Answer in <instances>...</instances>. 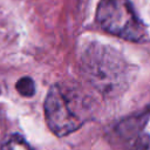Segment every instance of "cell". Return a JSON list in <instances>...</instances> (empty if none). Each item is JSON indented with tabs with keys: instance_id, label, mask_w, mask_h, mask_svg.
<instances>
[{
	"instance_id": "6da1fadb",
	"label": "cell",
	"mask_w": 150,
	"mask_h": 150,
	"mask_svg": "<svg viewBox=\"0 0 150 150\" xmlns=\"http://www.w3.org/2000/svg\"><path fill=\"white\" fill-rule=\"evenodd\" d=\"M86 80L102 95L115 97L123 94L131 82V66L112 47L90 43L81 56Z\"/></svg>"
},
{
	"instance_id": "7a4b0ae2",
	"label": "cell",
	"mask_w": 150,
	"mask_h": 150,
	"mask_svg": "<svg viewBox=\"0 0 150 150\" xmlns=\"http://www.w3.org/2000/svg\"><path fill=\"white\" fill-rule=\"evenodd\" d=\"M91 112L90 98L74 86L54 84L45 100L46 121L56 136L77 130L90 118Z\"/></svg>"
},
{
	"instance_id": "3957f363",
	"label": "cell",
	"mask_w": 150,
	"mask_h": 150,
	"mask_svg": "<svg viewBox=\"0 0 150 150\" xmlns=\"http://www.w3.org/2000/svg\"><path fill=\"white\" fill-rule=\"evenodd\" d=\"M96 21L102 29L128 41L143 42L148 30L130 0H100Z\"/></svg>"
},
{
	"instance_id": "277c9868",
	"label": "cell",
	"mask_w": 150,
	"mask_h": 150,
	"mask_svg": "<svg viewBox=\"0 0 150 150\" xmlns=\"http://www.w3.org/2000/svg\"><path fill=\"white\" fill-rule=\"evenodd\" d=\"M149 116H150V107H148L146 109H144L138 114H135L121 121L116 127V132L123 139H132L139 136V132L143 130L144 125L146 124Z\"/></svg>"
},
{
	"instance_id": "5b68a950",
	"label": "cell",
	"mask_w": 150,
	"mask_h": 150,
	"mask_svg": "<svg viewBox=\"0 0 150 150\" xmlns=\"http://www.w3.org/2000/svg\"><path fill=\"white\" fill-rule=\"evenodd\" d=\"M1 150H33L21 136H12L1 148Z\"/></svg>"
},
{
	"instance_id": "8992f818",
	"label": "cell",
	"mask_w": 150,
	"mask_h": 150,
	"mask_svg": "<svg viewBox=\"0 0 150 150\" xmlns=\"http://www.w3.org/2000/svg\"><path fill=\"white\" fill-rule=\"evenodd\" d=\"M16 90L22 96H33L35 93V86L30 77H22L16 82Z\"/></svg>"
}]
</instances>
